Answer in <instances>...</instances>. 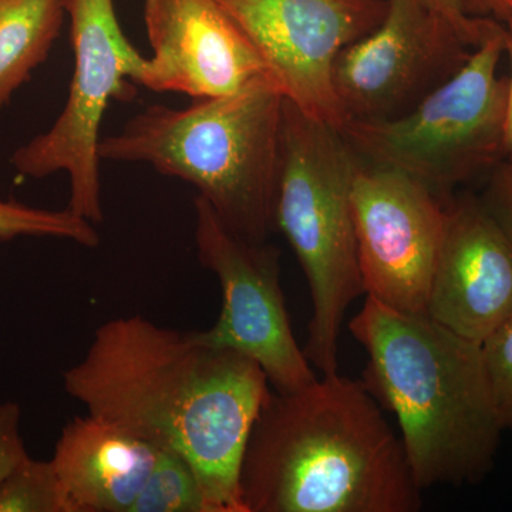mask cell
<instances>
[{
	"mask_svg": "<svg viewBox=\"0 0 512 512\" xmlns=\"http://www.w3.org/2000/svg\"><path fill=\"white\" fill-rule=\"evenodd\" d=\"M0 512H74L52 460L26 457L0 481Z\"/></svg>",
	"mask_w": 512,
	"mask_h": 512,
	"instance_id": "e0dca14e",
	"label": "cell"
},
{
	"mask_svg": "<svg viewBox=\"0 0 512 512\" xmlns=\"http://www.w3.org/2000/svg\"><path fill=\"white\" fill-rule=\"evenodd\" d=\"M157 456L147 441L87 413L63 427L52 461L74 512H130Z\"/></svg>",
	"mask_w": 512,
	"mask_h": 512,
	"instance_id": "5bb4252c",
	"label": "cell"
},
{
	"mask_svg": "<svg viewBox=\"0 0 512 512\" xmlns=\"http://www.w3.org/2000/svg\"><path fill=\"white\" fill-rule=\"evenodd\" d=\"M144 22L153 56L137 83L154 92L211 99L271 76L218 0H146Z\"/></svg>",
	"mask_w": 512,
	"mask_h": 512,
	"instance_id": "7c38bea8",
	"label": "cell"
},
{
	"mask_svg": "<svg viewBox=\"0 0 512 512\" xmlns=\"http://www.w3.org/2000/svg\"><path fill=\"white\" fill-rule=\"evenodd\" d=\"M239 484L248 512H416L423 505L382 406L362 382L339 373L269 393Z\"/></svg>",
	"mask_w": 512,
	"mask_h": 512,
	"instance_id": "7a4b0ae2",
	"label": "cell"
},
{
	"mask_svg": "<svg viewBox=\"0 0 512 512\" xmlns=\"http://www.w3.org/2000/svg\"><path fill=\"white\" fill-rule=\"evenodd\" d=\"M194 211L198 259L217 276L222 293L220 316L210 329L194 332L197 339L254 360L275 392L315 382L318 376L293 336L281 286V251L235 234L200 195Z\"/></svg>",
	"mask_w": 512,
	"mask_h": 512,
	"instance_id": "ba28073f",
	"label": "cell"
},
{
	"mask_svg": "<svg viewBox=\"0 0 512 512\" xmlns=\"http://www.w3.org/2000/svg\"><path fill=\"white\" fill-rule=\"evenodd\" d=\"M504 53L505 25L409 113L349 121L343 136L363 163L409 175L437 194L490 174L507 158L508 77L497 73Z\"/></svg>",
	"mask_w": 512,
	"mask_h": 512,
	"instance_id": "8992f818",
	"label": "cell"
},
{
	"mask_svg": "<svg viewBox=\"0 0 512 512\" xmlns=\"http://www.w3.org/2000/svg\"><path fill=\"white\" fill-rule=\"evenodd\" d=\"M470 18L494 19L505 23L512 19V0H457Z\"/></svg>",
	"mask_w": 512,
	"mask_h": 512,
	"instance_id": "603a6c76",
	"label": "cell"
},
{
	"mask_svg": "<svg viewBox=\"0 0 512 512\" xmlns=\"http://www.w3.org/2000/svg\"><path fill=\"white\" fill-rule=\"evenodd\" d=\"M362 163L339 128L285 99L275 229L288 239L311 291L302 349L320 376L338 373L343 319L365 293L352 207Z\"/></svg>",
	"mask_w": 512,
	"mask_h": 512,
	"instance_id": "5b68a950",
	"label": "cell"
},
{
	"mask_svg": "<svg viewBox=\"0 0 512 512\" xmlns=\"http://www.w3.org/2000/svg\"><path fill=\"white\" fill-rule=\"evenodd\" d=\"M505 25V53L510 59L511 74L508 76L507 110H505L504 144L507 158H512V19Z\"/></svg>",
	"mask_w": 512,
	"mask_h": 512,
	"instance_id": "cb8c5ba5",
	"label": "cell"
},
{
	"mask_svg": "<svg viewBox=\"0 0 512 512\" xmlns=\"http://www.w3.org/2000/svg\"><path fill=\"white\" fill-rule=\"evenodd\" d=\"M285 94L271 76L187 109L154 104L103 137L101 161L143 163L194 185L235 234L275 229Z\"/></svg>",
	"mask_w": 512,
	"mask_h": 512,
	"instance_id": "277c9868",
	"label": "cell"
},
{
	"mask_svg": "<svg viewBox=\"0 0 512 512\" xmlns=\"http://www.w3.org/2000/svg\"><path fill=\"white\" fill-rule=\"evenodd\" d=\"M74 53L69 99L55 124L18 148L12 165L23 177L67 173V208L84 220L104 221L100 180V128L113 100L134 96L146 57L131 45L117 19L114 0H66Z\"/></svg>",
	"mask_w": 512,
	"mask_h": 512,
	"instance_id": "52a82bcc",
	"label": "cell"
},
{
	"mask_svg": "<svg viewBox=\"0 0 512 512\" xmlns=\"http://www.w3.org/2000/svg\"><path fill=\"white\" fill-rule=\"evenodd\" d=\"M18 237L67 239L87 248L100 244L94 224L69 208L43 210L0 198V241Z\"/></svg>",
	"mask_w": 512,
	"mask_h": 512,
	"instance_id": "ac0fdd59",
	"label": "cell"
},
{
	"mask_svg": "<svg viewBox=\"0 0 512 512\" xmlns=\"http://www.w3.org/2000/svg\"><path fill=\"white\" fill-rule=\"evenodd\" d=\"M264 60L285 99L340 131L333 66L382 23L387 0H218Z\"/></svg>",
	"mask_w": 512,
	"mask_h": 512,
	"instance_id": "30bf717a",
	"label": "cell"
},
{
	"mask_svg": "<svg viewBox=\"0 0 512 512\" xmlns=\"http://www.w3.org/2000/svg\"><path fill=\"white\" fill-rule=\"evenodd\" d=\"M130 512H210V507L191 464L174 451L158 450Z\"/></svg>",
	"mask_w": 512,
	"mask_h": 512,
	"instance_id": "2e32d148",
	"label": "cell"
},
{
	"mask_svg": "<svg viewBox=\"0 0 512 512\" xmlns=\"http://www.w3.org/2000/svg\"><path fill=\"white\" fill-rule=\"evenodd\" d=\"M352 207L366 296L396 311L426 315L446 205L409 175L362 163Z\"/></svg>",
	"mask_w": 512,
	"mask_h": 512,
	"instance_id": "8fae6325",
	"label": "cell"
},
{
	"mask_svg": "<svg viewBox=\"0 0 512 512\" xmlns=\"http://www.w3.org/2000/svg\"><path fill=\"white\" fill-rule=\"evenodd\" d=\"M22 409L15 402H0V481L29 456L23 441Z\"/></svg>",
	"mask_w": 512,
	"mask_h": 512,
	"instance_id": "44dd1931",
	"label": "cell"
},
{
	"mask_svg": "<svg viewBox=\"0 0 512 512\" xmlns=\"http://www.w3.org/2000/svg\"><path fill=\"white\" fill-rule=\"evenodd\" d=\"M485 372L503 429L512 431V313L481 342Z\"/></svg>",
	"mask_w": 512,
	"mask_h": 512,
	"instance_id": "d6986e66",
	"label": "cell"
},
{
	"mask_svg": "<svg viewBox=\"0 0 512 512\" xmlns=\"http://www.w3.org/2000/svg\"><path fill=\"white\" fill-rule=\"evenodd\" d=\"M480 198L512 247V158H505L491 171Z\"/></svg>",
	"mask_w": 512,
	"mask_h": 512,
	"instance_id": "ffe728a7",
	"label": "cell"
},
{
	"mask_svg": "<svg viewBox=\"0 0 512 512\" xmlns=\"http://www.w3.org/2000/svg\"><path fill=\"white\" fill-rule=\"evenodd\" d=\"M66 15V0H0V114L46 62Z\"/></svg>",
	"mask_w": 512,
	"mask_h": 512,
	"instance_id": "9a60e30c",
	"label": "cell"
},
{
	"mask_svg": "<svg viewBox=\"0 0 512 512\" xmlns=\"http://www.w3.org/2000/svg\"><path fill=\"white\" fill-rule=\"evenodd\" d=\"M427 2L457 26V29L463 33L467 42L474 49L483 45L485 40L493 36L498 30V23L493 19H478L467 16L461 6L458 5L457 0H427Z\"/></svg>",
	"mask_w": 512,
	"mask_h": 512,
	"instance_id": "7402d4cb",
	"label": "cell"
},
{
	"mask_svg": "<svg viewBox=\"0 0 512 512\" xmlns=\"http://www.w3.org/2000/svg\"><path fill=\"white\" fill-rule=\"evenodd\" d=\"M349 332L367 353L363 386L396 417L417 487L481 483L504 431L481 343L369 296Z\"/></svg>",
	"mask_w": 512,
	"mask_h": 512,
	"instance_id": "3957f363",
	"label": "cell"
},
{
	"mask_svg": "<svg viewBox=\"0 0 512 512\" xmlns=\"http://www.w3.org/2000/svg\"><path fill=\"white\" fill-rule=\"evenodd\" d=\"M63 387L87 413L185 458L210 512H248L242 457L271 393L254 360L194 332L123 316L96 329L80 362L64 370Z\"/></svg>",
	"mask_w": 512,
	"mask_h": 512,
	"instance_id": "6da1fadb",
	"label": "cell"
},
{
	"mask_svg": "<svg viewBox=\"0 0 512 512\" xmlns=\"http://www.w3.org/2000/svg\"><path fill=\"white\" fill-rule=\"evenodd\" d=\"M473 50L427 0H387L382 23L333 66L346 120L399 119L460 72Z\"/></svg>",
	"mask_w": 512,
	"mask_h": 512,
	"instance_id": "9c48e42d",
	"label": "cell"
},
{
	"mask_svg": "<svg viewBox=\"0 0 512 512\" xmlns=\"http://www.w3.org/2000/svg\"><path fill=\"white\" fill-rule=\"evenodd\" d=\"M512 313V247L474 195L446 205L426 315L481 343Z\"/></svg>",
	"mask_w": 512,
	"mask_h": 512,
	"instance_id": "4fadbf2b",
	"label": "cell"
}]
</instances>
